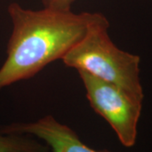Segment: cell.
<instances>
[{
	"instance_id": "1",
	"label": "cell",
	"mask_w": 152,
	"mask_h": 152,
	"mask_svg": "<svg viewBox=\"0 0 152 152\" xmlns=\"http://www.w3.org/2000/svg\"><path fill=\"white\" fill-rule=\"evenodd\" d=\"M8 13L13 28L0 68V91L61 59L85 36L92 15L46 7L31 10L17 3L9 5Z\"/></svg>"
},
{
	"instance_id": "2",
	"label": "cell",
	"mask_w": 152,
	"mask_h": 152,
	"mask_svg": "<svg viewBox=\"0 0 152 152\" xmlns=\"http://www.w3.org/2000/svg\"><path fill=\"white\" fill-rule=\"evenodd\" d=\"M109 26L103 15L92 13L85 36L61 60L77 71H86L119 86L143 102L140 58L118 48L109 37Z\"/></svg>"
},
{
	"instance_id": "3",
	"label": "cell",
	"mask_w": 152,
	"mask_h": 152,
	"mask_svg": "<svg viewBox=\"0 0 152 152\" xmlns=\"http://www.w3.org/2000/svg\"><path fill=\"white\" fill-rule=\"evenodd\" d=\"M78 72L94 111L108 123L124 146H134L143 102L114 84L84 70Z\"/></svg>"
},
{
	"instance_id": "4",
	"label": "cell",
	"mask_w": 152,
	"mask_h": 152,
	"mask_svg": "<svg viewBox=\"0 0 152 152\" xmlns=\"http://www.w3.org/2000/svg\"><path fill=\"white\" fill-rule=\"evenodd\" d=\"M3 133L26 134L36 137L49 147L50 152H113L95 150L86 145L75 131L51 115L32 123H15L0 127Z\"/></svg>"
},
{
	"instance_id": "5",
	"label": "cell",
	"mask_w": 152,
	"mask_h": 152,
	"mask_svg": "<svg viewBox=\"0 0 152 152\" xmlns=\"http://www.w3.org/2000/svg\"><path fill=\"white\" fill-rule=\"evenodd\" d=\"M0 152H50V150L43 141L31 134L0 131Z\"/></svg>"
},
{
	"instance_id": "6",
	"label": "cell",
	"mask_w": 152,
	"mask_h": 152,
	"mask_svg": "<svg viewBox=\"0 0 152 152\" xmlns=\"http://www.w3.org/2000/svg\"><path fill=\"white\" fill-rule=\"evenodd\" d=\"M74 1L75 0H43V4L46 8L70 10L71 5Z\"/></svg>"
}]
</instances>
